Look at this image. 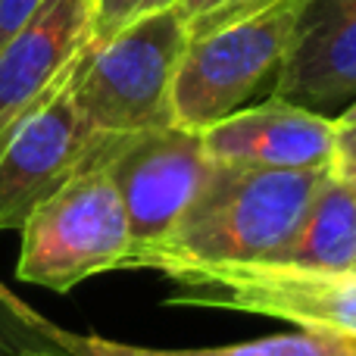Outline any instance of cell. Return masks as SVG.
<instances>
[{"label":"cell","mask_w":356,"mask_h":356,"mask_svg":"<svg viewBox=\"0 0 356 356\" xmlns=\"http://www.w3.org/2000/svg\"><path fill=\"white\" fill-rule=\"evenodd\" d=\"M319 169H259L216 163L203 194L175 232L135 269L178 263H272L294 241L319 188L332 178Z\"/></svg>","instance_id":"obj_1"},{"label":"cell","mask_w":356,"mask_h":356,"mask_svg":"<svg viewBox=\"0 0 356 356\" xmlns=\"http://www.w3.org/2000/svg\"><path fill=\"white\" fill-rule=\"evenodd\" d=\"M188 41V29L169 6L88 47L69 81L88 129L104 138L169 129L172 81Z\"/></svg>","instance_id":"obj_2"},{"label":"cell","mask_w":356,"mask_h":356,"mask_svg":"<svg viewBox=\"0 0 356 356\" xmlns=\"http://www.w3.org/2000/svg\"><path fill=\"white\" fill-rule=\"evenodd\" d=\"M163 275L172 282L169 307L222 309L282 319L303 332L356 341V269L322 272L288 263H178Z\"/></svg>","instance_id":"obj_3"},{"label":"cell","mask_w":356,"mask_h":356,"mask_svg":"<svg viewBox=\"0 0 356 356\" xmlns=\"http://www.w3.org/2000/svg\"><path fill=\"white\" fill-rule=\"evenodd\" d=\"M16 278L69 294L85 278L125 269L131 250L119 188L104 163H94L31 209L22 222Z\"/></svg>","instance_id":"obj_4"},{"label":"cell","mask_w":356,"mask_h":356,"mask_svg":"<svg viewBox=\"0 0 356 356\" xmlns=\"http://www.w3.org/2000/svg\"><path fill=\"white\" fill-rule=\"evenodd\" d=\"M307 0H278L257 16L191 38L172 81V125L207 131L275 88Z\"/></svg>","instance_id":"obj_5"},{"label":"cell","mask_w":356,"mask_h":356,"mask_svg":"<svg viewBox=\"0 0 356 356\" xmlns=\"http://www.w3.org/2000/svg\"><path fill=\"white\" fill-rule=\"evenodd\" d=\"M119 188L129 219L131 250L125 269H135L144 253L156 250L184 219L213 178L216 163L203 147L200 131L178 125L116 138L104 156Z\"/></svg>","instance_id":"obj_6"},{"label":"cell","mask_w":356,"mask_h":356,"mask_svg":"<svg viewBox=\"0 0 356 356\" xmlns=\"http://www.w3.org/2000/svg\"><path fill=\"white\" fill-rule=\"evenodd\" d=\"M69 81L19 125L0 154V232L22 228L31 209L88 166L104 163L116 141L88 129Z\"/></svg>","instance_id":"obj_7"},{"label":"cell","mask_w":356,"mask_h":356,"mask_svg":"<svg viewBox=\"0 0 356 356\" xmlns=\"http://www.w3.org/2000/svg\"><path fill=\"white\" fill-rule=\"evenodd\" d=\"M97 0H41L0 47V154L16 129L50 100L91 44Z\"/></svg>","instance_id":"obj_8"},{"label":"cell","mask_w":356,"mask_h":356,"mask_svg":"<svg viewBox=\"0 0 356 356\" xmlns=\"http://www.w3.org/2000/svg\"><path fill=\"white\" fill-rule=\"evenodd\" d=\"M272 97L328 119L356 104V0H307Z\"/></svg>","instance_id":"obj_9"},{"label":"cell","mask_w":356,"mask_h":356,"mask_svg":"<svg viewBox=\"0 0 356 356\" xmlns=\"http://www.w3.org/2000/svg\"><path fill=\"white\" fill-rule=\"evenodd\" d=\"M209 160L225 166L319 169L334 163L338 122L269 97L200 131Z\"/></svg>","instance_id":"obj_10"},{"label":"cell","mask_w":356,"mask_h":356,"mask_svg":"<svg viewBox=\"0 0 356 356\" xmlns=\"http://www.w3.org/2000/svg\"><path fill=\"white\" fill-rule=\"evenodd\" d=\"M272 263L322 272L356 269V191L347 178L332 172L316 194L300 232Z\"/></svg>","instance_id":"obj_11"},{"label":"cell","mask_w":356,"mask_h":356,"mask_svg":"<svg viewBox=\"0 0 356 356\" xmlns=\"http://www.w3.org/2000/svg\"><path fill=\"white\" fill-rule=\"evenodd\" d=\"M50 334L75 356H356V341L341 334H275L247 344L225 347H191V350H156V347H135L106 341L97 334H72L50 322Z\"/></svg>","instance_id":"obj_12"},{"label":"cell","mask_w":356,"mask_h":356,"mask_svg":"<svg viewBox=\"0 0 356 356\" xmlns=\"http://www.w3.org/2000/svg\"><path fill=\"white\" fill-rule=\"evenodd\" d=\"M272 3H278V0H175L172 10L188 29V38H200L207 31L222 29V25L257 16Z\"/></svg>","instance_id":"obj_13"},{"label":"cell","mask_w":356,"mask_h":356,"mask_svg":"<svg viewBox=\"0 0 356 356\" xmlns=\"http://www.w3.org/2000/svg\"><path fill=\"white\" fill-rule=\"evenodd\" d=\"M44 341V319L0 284V356H22Z\"/></svg>","instance_id":"obj_14"},{"label":"cell","mask_w":356,"mask_h":356,"mask_svg":"<svg viewBox=\"0 0 356 356\" xmlns=\"http://www.w3.org/2000/svg\"><path fill=\"white\" fill-rule=\"evenodd\" d=\"M175 0H97V10H94V29H91V44L88 47H97V44L110 41L113 35H119L122 29L141 22V19L154 16L160 10H169Z\"/></svg>","instance_id":"obj_15"},{"label":"cell","mask_w":356,"mask_h":356,"mask_svg":"<svg viewBox=\"0 0 356 356\" xmlns=\"http://www.w3.org/2000/svg\"><path fill=\"white\" fill-rule=\"evenodd\" d=\"M41 0H0V47L31 19Z\"/></svg>","instance_id":"obj_16"},{"label":"cell","mask_w":356,"mask_h":356,"mask_svg":"<svg viewBox=\"0 0 356 356\" xmlns=\"http://www.w3.org/2000/svg\"><path fill=\"white\" fill-rule=\"evenodd\" d=\"M334 175L347 178L356 172V122L353 125H338V147H334Z\"/></svg>","instance_id":"obj_17"},{"label":"cell","mask_w":356,"mask_h":356,"mask_svg":"<svg viewBox=\"0 0 356 356\" xmlns=\"http://www.w3.org/2000/svg\"><path fill=\"white\" fill-rule=\"evenodd\" d=\"M22 356H75V353H69L66 347H63L60 341L50 334V322L44 319V341H41V344H35V347H29Z\"/></svg>","instance_id":"obj_18"},{"label":"cell","mask_w":356,"mask_h":356,"mask_svg":"<svg viewBox=\"0 0 356 356\" xmlns=\"http://www.w3.org/2000/svg\"><path fill=\"white\" fill-rule=\"evenodd\" d=\"M334 122H338V125H353V122H356V104H353L347 113H341V116L334 119Z\"/></svg>","instance_id":"obj_19"},{"label":"cell","mask_w":356,"mask_h":356,"mask_svg":"<svg viewBox=\"0 0 356 356\" xmlns=\"http://www.w3.org/2000/svg\"><path fill=\"white\" fill-rule=\"evenodd\" d=\"M347 181H350V184H353V191H356V172H350V175H347Z\"/></svg>","instance_id":"obj_20"}]
</instances>
